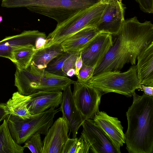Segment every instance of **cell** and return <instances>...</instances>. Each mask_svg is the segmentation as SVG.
Instances as JSON below:
<instances>
[{
    "label": "cell",
    "instance_id": "6da1fadb",
    "mask_svg": "<svg viewBox=\"0 0 153 153\" xmlns=\"http://www.w3.org/2000/svg\"><path fill=\"white\" fill-rule=\"evenodd\" d=\"M113 36L111 46L93 75L105 71H120L127 63L135 65L140 52L153 42V25L151 21L141 22L135 16L125 20L119 32Z\"/></svg>",
    "mask_w": 153,
    "mask_h": 153
},
{
    "label": "cell",
    "instance_id": "7a4b0ae2",
    "mask_svg": "<svg viewBox=\"0 0 153 153\" xmlns=\"http://www.w3.org/2000/svg\"><path fill=\"white\" fill-rule=\"evenodd\" d=\"M126 112V149L129 153H153V96L134 92Z\"/></svg>",
    "mask_w": 153,
    "mask_h": 153
},
{
    "label": "cell",
    "instance_id": "3957f363",
    "mask_svg": "<svg viewBox=\"0 0 153 153\" xmlns=\"http://www.w3.org/2000/svg\"><path fill=\"white\" fill-rule=\"evenodd\" d=\"M100 0H3L7 8L26 7L32 12L55 20L59 24L78 11L89 8Z\"/></svg>",
    "mask_w": 153,
    "mask_h": 153
},
{
    "label": "cell",
    "instance_id": "277c9868",
    "mask_svg": "<svg viewBox=\"0 0 153 153\" xmlns=\"http://www.w3.org/2000/svg\"><path fill=\"white\" fill-rule=\"evenodd\" d=\"M75 81L48 72L30 64L26 69L16 68L14 85L18 91L26 96L38 91H62Z\"/></svg>",
    "mask_w": 153,
    "mask_h": 153
},
{
    "label": "cell",
    "instance_id": "5b68a950",
    "mask_svg": "<svg viewBox=\"0 0 153 153\" xmlns=\"http://www.w3.org/2000/svg\"><path fill=\"white\" fill-rule=\"evenodd\" d=\"M108 3L100 1L89 8L80 10L62 22L48 34L44 48L62 42L86 28L96 27Z\"/></svg>",
    "mask_w": 153,
    "mask_h": 153
},
{
    "label": "cell",
    "instance_id": "8992f818",
    "mask_svg": "<svg viewBox=\"0 0 153 153\" xmlns=\"http://www.w3.org/2000/svg\"><path fill=\"white\" fill-rule=\"evenodd\" d=\"M86 83L102 93L114 92L127 97L133 96L141 85L137 76L136 65H134L123 72L109 71L98 73Z\"/></svg>",
    "mask_w": 153,
    "mask_h": 153
},
{
    "label": "cell",
    "instance_id": "52a82bcc",
    "mask_svg": "<svg viewBox=\"0 0 153 153\" xmlns=\"http://www.w3.org/2000/svg\"><path fill=\"white\" fill-rule=\"evenodd\" d=\"M55 108H51L26 119L11 114H7L5 119L14 141L21 145L36 133L45 135L53 124L55 115L59 111Z\"/></svg>",
    "mask_w": 153,
    "mask_h": 153
},
{
    "label": "cell",
    "instance_id": "ba28073f",
    "mask_svg": "<svg viewBox=\"0 0 153 153\" xmlns=\"http://www.w3.org/2000/svg\"><path fill=\"white\" fill-rule=\"evenodd\" d=\"M61 91H38L26 96L18 91L10 98L13 106L23 111H28L32 116L42 113L48 109L56 108L60 104L62 97Z\"/></svg>",
    "mask_w": 153,
    "mask_h": 153
},
{
    "label": "cell",
    "instance_id": "9c48e42d",
    "mask_svg": "<svg viewBox=\"0 0 153 153\" xmlns=\"http://www.w3.org/2000/svg\"><path fill=\"white\" fill-rule=\"evenodd\" d=\"M73 95L76 105L84 120L93 119L99 111L102 92L86 83L75 81Z\"/></svg>",
    "mask_w": 153,
    "mask_h": 153
},
{
    "label": "cell",
    "instance_id": "30bf717a",
    "mask_svg": "<svg viewBox=\"0 0 153 153\" xmlns=\"http://www.w3.org/2000/svg\"><path fill=\"white\" fill-rule=\"evenodd\" d=\"M80 137L90 145V152L119 153L109 137L93 119L84 120Z\"/></svg>",
    "mask_w": 153,
    "mask_h": 153
},
{
    "label": "cell",
    "instance_id": "8fae6325",
    "mask_svg": "<svg viewBox=\"0 0 153 153\" xmlns=\"http://www.w3.org/2000/svg\"><path fill=\"white\" fill-rule=\"evenodd\" d=\"M126 7L122 0H114L108 4L96 28L102 33L112 36L117 34L124 21Z\"/></svg>",
    "mask_w": 153,
    "mask_h": 153
},
{
    "label": "cell",
    "instance_id": "7c38bea8",
    "mask_svg": "<svg viewBox=\"0 0 153 153\" xmlns=\"http://www.w3.org/2000/svg\"><path fill=\"white\" fill-rule=\"evenodd\" d=\"M112 43L111 35L102 33L97 35L91 43L81 52L83 64L95 69L105 58Z\"/></svg>",
    "mask_w": 153,
    "mask_h": 153
},
{
    "label": "cell",
    "instance_id": "4fadbf2b",
    "mask_svg": "<svg viewBox=\"0 0 153 153\" xmlns=\"http://www.w3.org/2000/svg\"><path fill=\"white\" fill-rule=\"evenodd\" d=\"M69 128L63 117L57 119L49 128L42 142L43 153H62L68 137Z\"/></svg>",
    "mask_w": 153,
    "mask_h": 153
},
{
    "label": "cell",
    "instance_id": "5bb4252c",
    "mask_svg": "<svg viewBox=\"0 0 153 153\" xmlns=\"http://www.w3.org/2000/svg\"><path fill=\"white\" fill-rule=\"evenodd\" d=\"M110 140L119 153L120 147L126 143L125 135L121 122L117 117L109 116L104 112L99 111L93 119Z\"/></svg>",
    "mask_w": 153,
    "mask_h": 153
},
{
    "label": "cell",
    "instance_id": "9a60e30c",
    "mask_svg": "<svg viewBox=\"0 0 153 153\" xmlns=\"http://www.w3.org/2000/svg\"><path fill=\"white\" fill-rule=\"evenodd\" d=\"M59 111L62 112V117L66 121L72 138L76 137L78 131L84 121L77 108L74 99L71 85L63 91Z\"/></svg>",
    "mask_w": 153,
    "mask_h": 153
},
{
    "label": "cell",
    "instance_id": "2e32d148",
    "mask_svg": "<svg viewBox=\"0 0 153 153\" xmlns=\"http://www.w3.org/2000/svg\"><path fill=\"white\" fill-rule=\"evenodd\" d=\"M47 36L44 32L33 30H24L19 34L6 37L0 41V57L12 61V53L15 49L29 44L35 46L39 38Z\"/></svg>",
    "mask_w": 153,
    "mask_h": 153
},
{
    "label": "cell",
    "instance_id": "e0dca14e",
    "mask_svg": "<svg viewBox=\"0 0 153 153\" xmlns=\"http://www.w3.org/2000/svg\"><path fill=\"white\" fill-rule=\"evenodd\" d=\"M102 33L96 27L85 28L69 37L60 44L64 52L79 53L88 47L97 35Z\"/></svg>",
    "mask_w": 153,
    "mask_h": 153
},
{
    "label": "cell",
    "instance_id": "ac0fdd59",
    "mask_svg": "<svg viewBox=\"0 0 153 153\" xmlns=\"http://www.w3.org/2000/svg\"><path fill=\"white\" fill-rule=\"evenodd\" d=\"M137 60V76L140 84L153 87V42L143 49Z\"/></svg>",
    "mask_w": 153,
    "mask_h": 153
},
{
    "label": "cell",
    "instance_id": "d6986e66",
    "mask_svg": "<svg viewBox=\"0 0 153 153\" xmlns=\"http://www.w3.org/2000/svg\"><path fill=\"white\" fill-rule=\"evenodd\" d=\"M64 52L60 44L44 48L36 51L30 64L39 68L45 69L54 58Z\"/></svg>",
    "mask_w": 153,
    "mask_h": 153
},
{
    "label": "cell",
    "instance_id": "ffe728a7",
    "mask_svg": "<svg viewBox=\"0 0 153 153\" xmlns=\"http://www.w3.org/2000/svg\"><path fill=\"white\" fill-rule=\"evenodd\" d=\"M36 51L35 46L31 44L18 47L12 52L11 61L15 64L16 68L26 69L30 64Z\"/></svg>",
    "mask_w": 153,
    "mask_h": 153
},
{
    "label": "cell",
    "instance_id": "44dd1931",
    "mask_svg": "<svg viewBox=\"0 0 153 153\" xmlns=\"http://www.w3.org/2000/svg\"><path fill=\"white\" fill-rule=\"evenodd\" d=\"M24 149L13 139L4 119L0 125V153H23Z\"/></svg>",
    "mask_w": 153,
    "mask_h": 153
},
{
    "label": "cell",
    "instance_id": "7402d4cb",
    "mask_svg": "<svg viewBox=\"0 0 153 153\" xmlns=\"http://www.w3.org/2000/svg\"><path fill=\"white\" fill-rule=\"evenodd\" d=\"M90 145L81 137L68 138L62 153H88Z\"/></svg>",
    "mask_w": 153,
    "mask_h": 153
},
{
    "label": "cell",
    "instance_id": "603a6c76",
    "mask_svg": "<svg viewBox=\"0 0 153 153\" xmlns=\"http://www.w3.org/2000/svg\"><path fill=\"white\" fill-rule=\"evenodd\" d=\"M74 52H65L54 58L48 64L45 70L51 73L63 76L62 68L66 60Z\"/></svg>",
    "mask_w": 153,
    "mask_h": 153
},
{
    "label": "cell",
    "instance_id": "cb8c5ba5",
    "mask_svg": "<svg viewBox=\"0 0 153 153\" xmlns=\"http://www.w3.org/2000/svg\"><path fill=\"white\" fill-rule=\"evenodd\" d=\"M40 134L36 133L24 142L23 147L27 148L32 153H43V143Z\"/></svg>",
    "mask_w": 153,
    "mask_h": 153
},
{
    "label": "cell",
    "instance_id": "d4e9b609",
    "mask_svg": "<svg viewBox=\"0 0 153 153\" xmlns=\"http://www.w3.org/2000/svg\"><path fill=\"white\" fill-rule=\"evenodd\" d=\"M95 68L94 67L83 64L76 76L77 81L80 82L86 83L93 76Z\"/></svg>",
    "mask_w": 153,
    "mask_h": 153
},
{
    "label": "cell",
    "instance_id": "484cf974",
    "mask_svg": "<svg viewBox=\"0 0 153 153\" xmlns=\"http://www.w3.org/2000/svg\"><path fill=\"white\" fill-rule=\"evenodd\" d=\"M80 52L74 53L65 61L62 69L64 76L67 77L66 74L69 70L71 69H75V62Z\"/></svg>",
    "mask_w": 153,
    "mask_h": 153
},
{
    "label": "cell",
    "instance_id": "4316f807",
    "mask_svg": "<svg viewBox=\"0 0 153 153\" xmlns=\"http://www.w3.org/2000/svg\"><path fill=\"white\" fill-rule=\"evenodd\" d=\"M140 10L149 13H153V0H135Z\"/></svg>",
    "mask_w": 153,
    "mask_h": 153
},
{
    "label": "cell",
    "instance_id": "83f0119b",
    "mask_svg": "<svg viewBox=\"0 0 153 153\" xmlns=\"http://www.w3.org/2000/svg\"><path fill=\"white\" fill-rule=\"evenodd\" d=\"M138 90L143 91L144 93L146 95L150 96H153V86L140 85Z\"/></svg>",
    "mask_w": 153,
    "mask_h": 153
},
{
    "label": "cell",
    "instance_id": "f1b7e54d",
    "mask_svg": "<svg viewBox=\"0 0 153 153\" xmlns=\"http://www.w3.org/2000/svg\"><path fill=\"white\" fill-rule=\"evenodd\" d=\"M83 62L81 52L77 57L75 64V75L76 76L79 74V70L82 67Z\"/></svg>",
    "mask_w": 153,
    "mask_h": 153
},
{
    "label": "cell",
    "instance_id": "f546056e",
    "mask_svg": "<svg viewBox=\"0 0 153 153\" xmlns=\"http://www.w3.org/2000/svg\"><path fill=\"white\" fill-rule=\"evenodd\" d=\"M5 103H0V123L5 119L7 114L5 110Z\"/></svg>",
    "mask_w": 153,
    "mask_h": 153
},
{
    "label": "cell",
    "instance_id": "4dcf8cb0",
    "mask_svg": "<svg viewBox=\"0 0 153 153\" xmlns=\"http://www.w3.org/2000/svg\"><path fill=\"white\" fill-rule=\"evenodd\" d=\"M67 76L69 77L75 75V70L74 69H71L69 70L67 73Z\"/></svg>",
    "mask_w": 153,
    "mask_h": 153
},
{
    "label": "cell",
    "instance_id": "1f68e13d",
    "mask_svg": "<svg viewBox=\"0 0 153 153\" xmlns=\"http://www.w3.org/2000/svg\"><path fill=\"white\" fill-rule=\"evenodd\" d=\"M100 1L106 3H108L109 2L114 0H100Z\"/></svg>",
    "mask_w": 153,
    "mask_h": 153
},
{
    "label": "cell",
    "instance_id": "d6a6232c",
    "mask_svg": "<svg viewBox=\"0 0 153 153\" xmlns=\"http://www.w3.org/2000/svg\"><path fill=\"white\" fill-rule=\"evenodd\" d=\"M3 18L2 16L0 15V23L2 21Z\"/></svg>",
    "mask_w": 153,
    "mask_h": 153
}]
</instances>
